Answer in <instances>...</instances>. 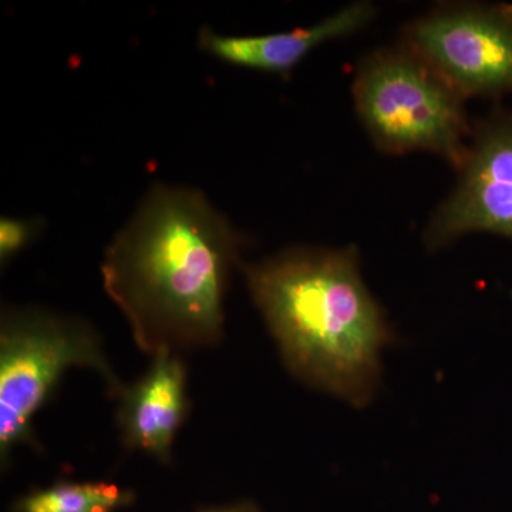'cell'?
<instances>
[{"label":"cell","mask_w":512,"mask_h":512,"mask_svg":"<svg viewBox=\"0 0 512 512\" xmlns=\"http://www.w3.org/2000/svg\"><path fill=\"white\" fill-rule=\"evenodd\" d=\"M244 238L202 192L157 184L104 254L103 285L148 355L224 336L225 292Z\"/></svg>","instance_id":"cell-1"},{"label":"cell","mask_w":512,"mask_h":512,"mask_svg":"<svg viewBox=\"0 0 512 512\" xmlns=\"http://www.w3.org/2000/svg\"><path fill=\"white\" fill-rule=\"evenodd\" d=\"M242 269L289 372L352 406H367L393 332L362 281L356 249H286Z\"/></svg>","instance_id":"cell-2"},{"label":"cell","mask_w":512,"mask_h":512,"mask_svg":"<svg viewBox=\"0 0 512 512\" xmlns=\"http://www.w3.org/2000/svg\"><path fill=\"white\" fill-rule=\"evenodd\" d=\"M353 97L363 126L384 153L429 151L456 170L466 161L473 136L466 99L407 47L367 57Z\"/></svg>","instance_id":"cell-3"},{"label":"cell","mask_w":512,"mask_h":512,"mask_svg":"<svg viewBox=\"0 0 512 512\" xmlns=\"http://www.w3.org/2000/svg\"><path fill=\"white\" fill-rule=\"evenodd\" d=\"M89 367L111 396L124 384L114 373L96 329L86 320L43 309H6L0 322V461L5 468L16 446L39 450L33 419L66 370Z\"/></svg>","instance_id":"cell-4"},{"label":"cell","mask_w":512,"mask_h":512,"mask_svg":"<svg viewBox=\"0 0 512 512\" xmlns=\"http://www.w3.org/2000/svg\"><path fill=\"white\" fill-rule=\"evenodd\" d=\"M404 47L463 99L512 93V5L441 6L404 29Z\"/></svg>","instance_id":"cell-5"},{"label":"cell","mask_w":512,"mask_h":512,"mask_svg":"<svg viewBox=\"0 0 512 512\" xmlns=\"http://www.w3.org/2000/svg\"><path fill=\"white\" fill-rule=\"evenodd\" d=\"M450 197L424 231L429 249H440L473 232L512 239V113L494 111L471 136Z\"/></svg>","instance_id":"cell-6"},{"label":"cell","mask_w":512,"mask_h":512,"mask_svg":"<svg viewBox=\"0 0 512 512\" xmlns=\"http://www.w3.org/2000/svg\"><path fill=\"white\" fill-rule=\"evenodd\" d=\"M117 424L128 450H140L163 464L173 460V444L187 420V367L175 352H158L140 379L119 393Z\"/></svg>","instance_id":"cell-7"},{"label":"cell","mask_w":512,"mask_h":512,"mask_svg":"<svg viewBox=\"0 0 512 512\" xmlns=\"http://www.w3.org/2000/svg\"><path fill=\"white\" fill-rule=\"evenodd\" d=\"M375 13L372 3L355 2L309 28L258 36H228L202 28L198 47L232 66L288 74L316 47L365 28Z\"/></svg>","instance_id":"cell-8"},{"label":"cell","mask_w":512,"mask_h":512,"mask_svg":"<svg viewBox=\"0 0 512 512\" xmlns=\"http://www.w3.org/2000/svg\"><path fill=\"white\" fill-rule=\"evenodd\" d=\"M134 500L133 491L106 481H59L20 495L10 505V512H117Z\"/></svg>","instance_id":"cell-9"},{"label":"cell","mask_w":512,"mask_h":512,"mask_svg":"<svg viewBox=\"0 0 512 512\" xmlns=\"http://www.w3.org/2000/svg\"><path fill=\"white\" fill-rule=\"evenodd\" d=\"M39 221L18 220V218H2L0 221V261L9 262L39 232Z\"/></svg>","instance_id":"cell-10"},{"label":"cell","mask_w":512,"mask_h":512,"mask_svg":"<svg viewBox=\"0 0 512 512\" xmlns=\"http://www.w3.org/2000/svg\"><path fill=\"white\" fill-rule=\"evenodd\" d=\"M198 512H262L258 505L252 501H239V503L224 505V507L207 508Z\"/></svg>","instance_id":"cell-11"}]
</instances>
